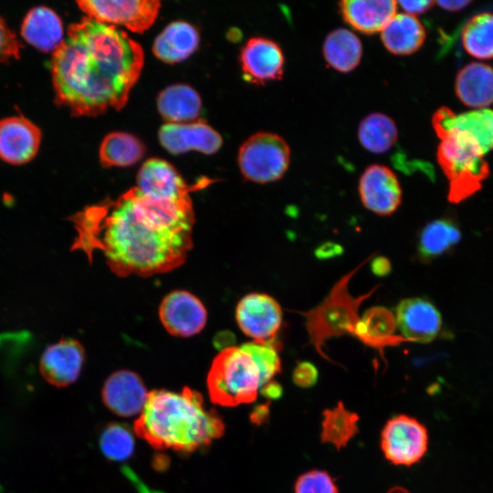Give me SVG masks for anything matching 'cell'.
Wrapping results in <instances>:
<instances>
[{"label": "cell", "instance_id": "1", "mask_svg": "<svg viewBox=\"0 0 493 493\" xmlns=\"http://www.w3.org/2000/svg\"><path fill=\"white\" fill-rule=\"evenodd\" d=\"M74 248L90 257L103 253L119 277H149L180 267L193 246L191 197L156 200L132 187L115 200L87 207L74 216Z\"/></svg>", "mask_w": 493, "mask_h": 493}, {"label": "cell", "instance_id": "2", "mask_svg": "<svg viewBox=\"0 0 493 493\" xmlns=\"http://www.w3.org/2000/svg\"><path fill=\"white\" fill-rule=\"evenodd\" d=\"M143 62L142 47L125 31L87 16L68 26L67 38L53 52L57 101L77 116L121 110Z\"/></svg>", "mask_w": 493, "mask_h": 493}, {"label": "cell", "instance_id": "3", "mask_svg": "<svg viewBox=\"0 0 493 493\" xmlns=\"http://www.w3.org/2000/svg\"><path fill=\"white\" fill-rule=\"evenodd\" d=\"M134 431L156 449L187 453L219 438L225 425L215 410L206 409L200 393L184 387L180 393H149Z\"/></svg>", "mask_w": 493, "mask_h": 493}, {"label": "cell", "instance_id": "4", "mask_svg": "<svg viewBox=\"0 0 493 493\" xmlns=\"http://www.w3.org/2000/svg\"><path fill=\"white\" fill-rule=\"evenodd\" d=\"M440 139L437 162L449 183L447 199L460 203L482 188L490 169L485 152L468 133L456 128L435 130Z\"/></svg>", "mask_w": 493, "mask_h": 493}, {"label": "cell", "instance_id": "5", "mask_svg": "<svg viewBox=\"0 0 493 493\" xmlns=\"http://www.w3.org/2000/svg\"><path fill=\"white\" fill-rule=\"evenodd\" d=\"M371 258L368 257L359 266L342 276L332 287L327 297L315 308L301 313L305 317L306 330L309 342L317 352L325 359L328 355L323 346L328 339L345 334H354L359 320L358 309L362 302L377 288L367 294L353 297L349 293L348 284L351 277Z\"/></svg>", "mask_w": 493, "mask_h": 493}, {"label": "cell", "instance_id": "6", "mask_svg": "<svg viewBox=\"0 0 493 493\" xmlns=\"http://www.w3.org/2000/svg\"><path fill=\"white\" fill-rule=\"evenodd\" d=\"M206 383L211 401L222 406L252 403L261 388L259 370L242 345L226 347L214 358Z\"/></svg>", "mask_w": 493, "mask_h": 493}, {"label": "cell", "instance_id": "7", "mask_svg": "<svg viewBox=\"0 0 493 493\" xmlns=\"http://www.w3.org/2000/svg\"><path fill=\"white\" fill-rule=\"evenodd\" d=\"M237 162L246 179L258 184L274 182L288 168L289 145L277 133L259 131L240 146Z\"/></svg>", "mask_w": 493, "mask_h": 493}, {"label": "cell", "instance_id": "8", "mask_svg": "<svg viewBox=\"0 0 493 493\" xmlns=\"http://www.w3.org/2000/svg\"><path fill=\"white\" fill-rule=\"evenodd\" d=\"M428 448V432L417 419L399 414L390 418L381 432V449L393 465L418 463Z\"/></svg>", "mask_w": 493, "mask_h": 493}, {"label": "cell", "instance_id": "9", "mask_svg": "<svg viewBox=\"0 0 493 493\" xmlns=\"http://www.w3.org/2000/svg\"><path fill=\"white\" fill-rule=\"evenodd\" d=\"M77 4L88 17L135 33H142L152 26L161 6L157 0H81Z\"/></svg>", "mask_w": 493, "mask_h": 493}, {"label": "cell", "instance_id": "10", "mask_svg": "<svg viewBox=\"0 0 493 493\" xmlns=\"http://www.w3.org/2000/svg\"><path fill=\"white\" fill-rule=\"evenodd\" d=\"M236 320L240 330L257 342L277 341L282 324V310L278 301L264 293H249L236 305Z\"/></svg>", "mask_w": 493, "mask_h": 493}, {"label": "cell", "instance_id": "11", "mask_svg": "<svg viewBox=\"0 0 493 493\" xmlns=\"http://www.w3.org/2000/svg\"><path fill=\"white\" fill-rule=\"evenodd\" d=\"M209 182L205 179L189 185L170 163L151 158L140 168L135 187L152 199L179 200L190 196L192 191L205 186Z\"/></svg>", "mask_w": 493, "mask_h": 493}, {"label": "cell", "instance_id": "12", "mask_svg": "<svg viewBox=\"0 0 493 493\" xmlns=\"http://www.w3.org/2000/svg\"><path fill=\"white\" fill-rule=\"evenodd\" d=\"M159 317L171 335L190 337L205 328L207 311L200 299L192 293L174 290L163 299L159 307Z\"/></svg>", "mask_w": 493, "mask_h": 493}, {"label": "cell", "instance_id": "13", "mask_svg": "<svg viewBox=\"0 0 493 493\" xmlns=\"http://www.w3.org/2000/svg\"><path fill=\"white\" fill-rule=\"evenodd\" d=\"M359 195L362 205L379 215L394 213L402 202V188L395 173L383 164H371L359 180Z\"/></svg>", "mask_w": 493, "mask_h": 493}, {"label": "cell", "instance_id": "14", "mask_svg": "<svg viewBox=\"0 0 493 493\" xmlns=\"http://www.w3.org/2000/svg\"><path fill=\"white\" fill-rule=\"evenodd\" d=\"M396 325L406 341L428 343L433 341L442 328L441 314L429 300L408 298L395 309Z\"/></svg>", "mask_w": 493, "mask_h": 493}, {"label": "cell", "instance_id": "15", "mask_svg": "<svg viewBox=\"0 0 493 493\" xmlns=\"http://www.w3.org/2000/svg\"><path fill=\"white\" fill-rule=\"evenodd\" d=\"M158 138L162 146L173 154L189 151L213 154L223 143L221 135L204 121L165 123L160 128Z\"/></svg>", "mask_w": 493, "mask_h": 493}, {"label": "cell", "instance_id": "16", "mask_svg": "<svg viewBox=\"0 0 493 493\" xmlns=\"http://www.w3.org/2000/svg\"><path fill=\"white\" fill-rule=\"evenodd\" d=\"M85 360L82 344L74 339H62L47 346L39 361L43 378L56 387H66L79 376Z\"/></svg>", "mask_w": 493, "mask_h": 493}, {"label": "cell", "instance_id": "17", "mask_svg": "<svg viewBox=\"0 0 493 493\" xmlns=\"http://www.w3.org/2000/svg\"><path fill=\"white\" fill-rule=\"evenodd\" d=\"M240 62L246 79L254 84L280 79L284 73L283 51L268 38H250L242 48Z\"/></svg>", "mask_w": 493, "mask_h": 493}, {"label": "cell", "instance_id": "18", "mask_svg": "<svg viewBox=\"0 0 493 493\" xmlns=\"http://www.w3.org/2000/svg\"><path fill=\"white\" fill-rule=\"evenodd\" d=\"M41 131L23 116L0 121V159L11 164H24L37 153Z\"/></svg>", "mask_w": 493, "mask_h": 493}, {"label": "cell", "instance_id": "19", "mask_svg": "<svg viewBox=\"0 0 493 493\" xmlns=\"http://www.w3.org/2000/svg\"><path fill=\"white\" fill-rule=\"evenodd\" d=\"M149 393L134 372L120 370L111 373L102 388V401L114 414L130 417L141 414Z\"/></svg>", "mask_w": 493, "mask_h": 493}, {"label": "cell", "instance_id": "20", "mask_svg": "<svg viewBox=\"0 0 493 493\" xmlns=\"http://www.w3.org/2000/svg\"><path fill=\"white\" fill-rule=\"evenodd\" d=\"M343 20L366 35L381 32L397 14V1L343 0L339 3Z\"/></svg>", "mask_w": 493, "mask_h": 493}, {"label": "cell", "instance_id": "21", "mask_svg": "<svg viewBox=\"0 0 493 493\" xmlns=\"http://www.w3.org/2000/svg\"><path fill=\"white\" fill-rule=\"evenodd\" d=\"M434 130L456 128L471 135L485 153L493 150V110H473L456 114L447 107L439 108L432 117Z\"/></svg>", "mask_w": 493, "mask_h": 493}, {"label": "cell", "instance_id": "22", "mask_svg": "<svg viewBox=\"0 0 493 493\" xmlns=\"http://www.w3.org/2000/svg\"><path fill=\"white\" fill-rule=\"evenodd\" d=\"M458 100L472 109H487L493 104V68L481 62L465 65L455 79Z\"/></svg>", "mask_w": 493, "mask_h": 493}, {"label": "cell", "instance_id": "23", "mask_svg": "<svg viewBox=\"0 0 493 493\" xmlns=\"http://www.w3.org/2000/svg\"><path fill=\"white\" fill-rule=\"evenodd\" d=\"M21 35L27 43L43 52H54L64 41L62 21L47 6L34 7L26 14Z\"/></svg>", "mask_w": 493, "mask_h": 493}, {"label": "cell", "instance_id": "24", "mask_svg": "<svg viewBox=\"0 0 493 493\" xmlns=\"http://www.w3.org/2000/svg\"><path fill=\"white\" fill-rule=\"evenodd\" d=\"M198 46L197 29L185 21H173L156 37L152 52L160 60L173 64L187 59Z\"/></svg>", "mask_w": 493, "mask_h": 493}, {"label": "cell", "instance_id": "25", "mask_svg": "<svg viewBox=\"0 0 493 493\" xmlns=\"http://www.w3.org/2000/svg\"><path fill=\"white\" fill-rule=\"evenodd\" d=\"M396 327L394 313L385 307L375 306L359 318L353 336L371 347L383 349L406 341L395 335Z\"/></svg>", "mask_w": 493, "mask_h": 493}, {"label": "cell", "instance_id": "26", "mask_svg": "<svg viewBox=\"0 0 493 493\" xmlns=\"http://www.w3.org/2000/svg\"><path fill=\"white\" fill-rule=\"evenodd\" d=\"M425 37V29L420 20L406 13L396 14L381 31L383 46L397 56L416 52L423 46Z\"/></svg>", "mask_w": 493, "mask_h": 493}, {"label": "cell", "instance_id": "27", "mask_svg": "<svg viewBox=\"0 0 493 493\" xmlns=\"http://www.w3.org/2000/svg\"><path fill=\"white\" fill-rule=\"evenodd\" d=\"M157 108L167 123L196 121L202 110L197 91L186 84H173L163 89L157 97Z\"/></svg>", "mask_w": 493, "mask_h": 493}, {"label": "cell", "instance_id": "28", "mask_svg": "<svg viewBox=\"0 0 493 493\" xmlns=\"http://www.w3.org/2000/svg\"><path fill=\"white\" fill-rule=\"evenodd\" d=\"M322 53L327 64L341 73L352 71L361 62L362 45L351 30L336 28L324 39Z\"/></svg>", "mask_w": 493, "mask_h": 493}, {"label": "cell", "instance_id": "29", "mask_svg": "<svg viewBox=\"0 0 493 493\" xmlns=\"http://www.w3.org/2000/svg\"><path fill=\"white\" fill-rule=\"evenodd\" d=\"M461 238L456 223L449 218H439L425 225L417 242L418 258L425 263L444 255Z\"/></svg>", "mask_w": 493, "mask_h": 493}, {"label": "cell", "instance_id": "30", "mask_svg": "<svg viewBox=\"0 0 493 493\" xmlns=\"http://www.w3.org/2000/svg\"><path fill=\"white\" fill-rule=\"evenodd\" d=\"M358 139L368 152L382 154L394 145L398 139V130L391 117L372 112L360 121Z\"/></svg>", "mask_w": 493, "mask_h": 493}, {"label": "cell", "instance_id": "31", "mask_svg": "<svg viewBox=\"0 0 493 493\" xmlns=\"http://www.w3.org/2000/svg\"><path fill=\"white\" fill-rule=\"evenodd\" d=\"M145 148L135 136L121 131L106 135L100 147V160L104 167H123L139 162Z\"/></svg>", "mask_w": 493, "mask_h": 493}, {"label": "cell", "instance_id": "32", "mask_svg": "<svg viewBox=\"0 0 493 493\" xmlns=\"http://www.w3.org/2000/svg\"><path fill=\"white\" fill-rule=\"evenodd\" d=\"M320 440L337 450L345 447L357 434L359 415L347 409L342 402L322 413Z\"/></svg>", "mask_w": 493, "mask_h": 493}, {"label": "cell", "instance_id": "33", "mask_svg": "<svg viewBox=\"0 0 493 493\" xmlns=\"http://www.w3.org/2000/svg\"><path fill=\"white\" fill-rule=\"evenodd\" d=\"M461 40L465 50L478 59L493 58V13L472 16L464 26Z\"/></svg>", "mask_w": 493, "mask_h": 493}, {"label": "cell", "instance_id": "34", "mask_svg": "<svg viewBox=\"0 0 493 493\" xmlns=\"http://www.w3.org/2000/svg\"><path fill=\"white\" fill-rule=\"evenodd\" d=\"M102 453L110 460L128 459L134 449L131 432L120 424H110L102 432L100 439Z\"/></svg>", "mask_w": 493, "mask_h": 493}, {"label": "cell", "instance_id": "35", "mask_svg": "<svg viewBox=\"0 0 493 493\" xmlns=\"http://www.w3.org/2000/svg\"><path fill=\"white\" fill-rule=\"evenodd\" d=\"M280 343L277 341L269 342L250 341L242 344L254 359L261 379V387L273 380L274 376L281 371V362L278 356Z\"/></svg>", "mask_w": 493, "mask_h": 493}, {"label": "cell", "instance_id": "36", "mask_svg": "<svg viewBox=\"0 0 493 493\" xmlns=\"http://www.w3.org/2000/svg\"><path fill=\"white\" fill-rule=\"evenodd\" d=\"M294 493H339V489L327 471L312 469L299 476Z\"/></svg>", "mask_w": 493, "mask_h": 493}, {"label": "cell", "instance_id": "37", "mask_svg": "<svg viewBox=\"0 0 493 493\" xmlns=\"http://www.w3.org/2000/svg\"><path fill=\"white\" fill-rule=\"evenodd\" d=\"M20 50L21 46L16 36L0 16V62L19 58Z\"/></svg>", "mask_w": 493, "mask_h": 493}, {"label": "cell", "instance_id": "38", "mask_svg": "<svg viewBox=\"0 0 493 493\" xmlns=\"http://www.w3.org/2000/svg\"><path fill=\"white\" fill-rule=\"evenodd\" d=\"M319 373L316 366L309 362H299L293 370L292 381L301 388H309L316 384Z\"/></svg>", "mask_w": 493, "mask_h": 493}, {"label": "cell", "instance_id": "39", "mask_svg": "<svg viewBox=\"0 0 493 493\" xmlns=\"http://www.w3.org/2000/svg\"><path fill=\"white\" fill-rule=\"evenodd\" d=\"M342 253L343 247L340 244L327 241L316 248L314 255L319 259H329L339 257L342 255Z\"/></svg>", "mask_w": 493, "mask_h": 493}, {"label": "cell", "instance_id": "40", "mask_svg": "<svg viewBox=\"0 0 493 493\" xmlns=\"http://www.w3.org/2000/svg\"><path fill=\"white\" fill-rule=\"evenodd\" d=\"M434 1H397V5L402 6L404 13L418 16L429 10L433 5Z\"/></svg>", "mask_w": 493, "mask_h": 493}, {"label": "cell", "instance_id": "41", "mask_svg": "<svg viewBox=\"0 0 493 493\" xmlns=\"http://www.w3.org/2000/svg\"><path fill=\"white\" fill-rule=\"evenodd\" d=\"M372 272L378 277L387 276L392 269L390 260L383 257L379 256L375 257L371 263Z\"/></svg>", "mask_w": 493, "mask_h": 493}, {"label": "cell", "instance_id": "42", "mask_svg": "<svg viewBox=\"0 0 493 493\" xmlns=\"http://www.w3.org/2000/svg\"><path fill=\"white\" fill-rule=\"evenodd\" d=\"M260 392L262 395L267 397L269 400H276L281 397L283 393L282 386L274 379L265 383L261 388Z\"/></svg>", "mask_w": 493, "mask_h": 493}, {"label": "cell", "instance_id": "43", "mask_svg": "<svg viewBox=\"0 0 493 493\" xmlns=\"http://www.w3.org/2000/svg\"><path fill=\"white\" fill-rule=\"evenodd\" d=\"M269 416V403L260 404L255 408L251 414V420L255 424L264 423Z\"/></svg>", "mask_w": 493, "mask_h": 493}, {"label": "cell", "instance_id": "44", "mask_svg": "<svg viewBox=\"0 0 493 493\" xmlns=\"http://www.w3.org/2000/svg\"><path fill=\"white\" fill-rule=\"evenodd\" d=\"M435 3L436 5H438L441 8L445 9V10H447V11H450V12H456V11H459L461 9H464L468 5H470L472 2L471 1H463V0H460V1L455 0V1H437V2H435Z\"/></svg>", "mask_w": 493, "mask_h": 493}, {"label": "cell", "instance_id": "45", "mask_svg": "<svg viewBox=\"0 0 493 493\" xmlns=\"http://www.w3.org/2000/svg\"><path fill=\"white\" fill-rule=\"evenodd\" d=\"M387 493H409V491L402 487H394L391 488Z\"/></svg>", "mask_w": 493, "mask_h": 493}]
</instances>
